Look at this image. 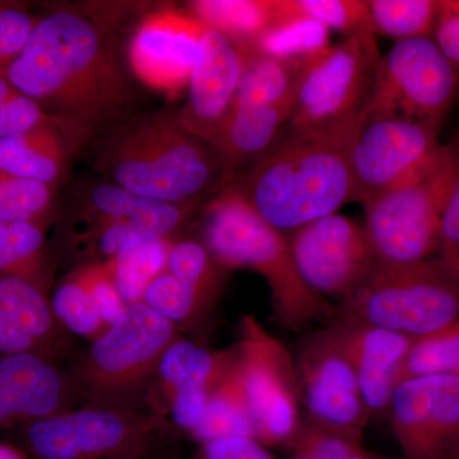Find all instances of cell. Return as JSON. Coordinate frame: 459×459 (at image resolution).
<instances>
[{"mask_svg": "<svg viewBox=\"0 0 459 459\" xmlns=\"http://www.w3.org/2000/svg\"><path fill=\"white\" fill-rule=\"evenodd\" d=\"M9 82L51 117L84 131L110 122L131 102L119 59L95 23L71 11L39 18Z\"/></svg>", "mask_w": 459, "mask_h": 459, "instance_id": "6da1fadb", "label": "cell"}, {"mask_svg": "<svg viewBox=\"0 0 459 459\" xmlns=\"http://www.w3.org/2000/svg\"><path fill=\"white\" fill-rule=\"evenodd\" d=\"M367 111L325 129L283 133L270 152L234 181L255 212L289 234L353 199L351 147Z\"/></svg>", "mask_w": 459, "mask_h": 459, "instance_id": "7a4b0ae2", "label": "cell"}, {"mask_svg": "<svg viewBox=\"0 0 459 459\" xmlns=\"http://www.w3.org/2000/svg\"><path fill=\"white\" fill-rule=\"evenodd\" d=\"M201 241L226 271L247 268L267 282L272 316L281 328L299 332L336 316V307L316 294L296 268L286 235L272 228L234 184L204 207Z\"/></svg>", "mask_w": 459, "mask_h": 459, "instance_id": "3957f363", "label": "cell"}, {"mask_svg": "<svg viewBox=\"0 0 459 459\" xmlns=\"http://www.w3.org/2000/svg\"><path fill=\"white\" fill-rule=\"evenodd\" d=\"M96 169L108 183L164 204H199L223 188L216 150L165 114L120 126L99 153Z\"/></svg>", "mask_w": 459, "mask_h": 459, "instance_id": "277c9868", "label": "cell"}, {"mask_svg": "<svg viewBox=\"0 0 459 459\" xmlns=\"http://www.w3.org/2000/svg\"><path fill=\"white\" fill-rule=\"evenodd\" d=\"M179 337V329L146 304L128 305L104 334L66 360L78 407L151 412L160 361Z\"/></svg>", "mask_w": 459, "mask_h": 459, "instance_id": "5b68a950", "label": "cell"}, {"mask_svg": "<svg viewBox=\"0 0 459 459\" xmlns=\"http://www.w3.org/2000/svg\"><path fill=\"white\" fill-rule=\"evenodd\" d=\"M459 180V137L440 144L434 156L400 186L364 205L365 231L383 264H411L433 258L440 223Z\"/></svg>", "mask_w": 459, "mask_h": 459, "instance_id": "8992f818", "label": "cell"}, {"mask_svg": "<svg viewBox=\"0 0 459 459\" xmlns=\"http://www.w3.org/2000/svg\"><path fill=\"white\" fill-rule=\"evenodd\" d=\"M336 312L418 340L459 318V276L440 256L411 264L377 263Z\"/></svg>", "mask_w": 459, "mask_h": 459, "instance_id": "52a82bcc", "label": "cell"}, {"mask_svg": "<svg viewBox=\"0 0 459 459\" xmlns=\"http://www.w3.org/2000/svg\"><path fill=\"white\" fill-rule=\"evenodd\" d=\"M172 433L152 412L80 406L21 428L18 446L31 459H144Z\"/></svg>", "mask_w": 459, "mask_h": 459, "instance_id": "ba28073f", "label": "cell"}, {"mask_svg": "<svg viewBox=\"0 0 459 459\" xmlns=\"http://www.w3.org/2000/svg\"><path fill=\"white\" fill-rule=\"evenodd\" d=\"M232 347L255 440L265 448H291L303 427L295 356L250 314L241 316Z\"/></svg>", "mask_w": 459, "mask_h": 459, "instance_id": "9c48e42d", "label": "cell"}, {"mask_svg": "<svg viewBox=\"0 0 459 459\" xmlns=\"http://www.w3.org/2000/svg\"><path fill=\"white\" fill-rule=\"evenodd\" d=\"M380 59L373 33L350 36L310 57L285 132L325 129L365 113Z\"/></svg>", "mask_w": 459, "mask_h": 459, "instance_id": "30bf717a", "label": "cell"}, {"mask_svg": "<svg viewBox=\"0 0 459 459\" xmlns=\"http://www.w3.org/2000/svg\"><path fill=\"white\" fill-rule=\"evenodd\" d=\"M459 92V71L433 38L394 42L382 56L368 115H391L439 133Z\"/></svg>", "mask_w": 459, "mask_h": 459, "instance_id": "8fae6325", "label": "cell"}, {"mask_svg": "<svg viewBox=\"0 0 459 459\" xmlns=\"http://www.w3.org/2000/svg\"><path fill=\"white\" fill-rule=\"evenodd\" d=\"M301 279L316 294L342 303L377 264L364 225L333 213L286 234Z\"/></svg>", "mask_w": 459, "mask_h": 459, "instance_id": "7c38bea8", "label": "cell"}, {"mask_svg": "<svg viewBox=\"0 0 459 459\" xmlns=\"http://www.w3.org/2000/svg\"><path fill=\"white\" fill-rule=\"evenodd\" d=\"M295 362L307 421L361 443L371 413L351 364L325 327L301 341Z\"/></svg>", "mask_w": 459, "mask_h": 459, "instance_id": "4fadbf2b", "label": "cell"}, {"mask_svg": "<svg viewBox=\"0 0 459 459\" xmlns=\"http://www.w3.org/2000/svg\"><path fill=\"white\" fill-rule=\"evenodd\" d=\"M440 143L437 132L391 115H368L351 147L353 201L362 204L419 171Z\"/></svg>", "mask_w": 459, "mask_h": 459, "instance_id": "5bb4252c", "label": "cell"}, {"mask_svg": "<svg viewBox=\"0 0 459 459\" xmlns=\"http://www.w3.org/2000/svg\"><path fill=\"white\" fill-rule=\"evenodd\" d=\"M388 410L404 459H459V376L403 380Z\"/></svg>", "mask_w": 459, "mask_h": 459, "instance_id": "9a60e30c", "label": "cell"}, {"mask_svg": "<svg viewBox=\"0 0 459 459\" xmlns=\"http://www.w3.org/2000/svg\"><path fill=\"white\" fill-rule=\"evenodd\" d=\"M234 349L211 351L201 344L178 338L166 350L151 388V412L172 429L189 434L204 416L205 403L231 368Z\"/></svg>", "mask_w": 459, "mask_h": 459, "instance_id": "2e32d148", "label": "cell"}, {"mask_svg": "<svg viewBox=\"0 0 459 459\" xmlns=\"http://www.w3.org/2000/svg\"><path fill=\"white\" fill-rule=\"evenodd\" d=\"M204 30L189 12L166 7L148 14L129 44L133 74L151 89L179 96L188 90Z\"/></svg>", "mask_w": 459, "mask_h": 459, "instance_id": "e0dca14e", "label": "cell"}, {"mask_svg": "<svg viewBox=\"0 0 459 459\" xmlns=\"http://www.w3.org/2000/svg\"><path fill=\"white\" fill-rule=\"evenodd\" d=\"M244 65V48L222 33L204 30L186 90V102L178 115L186 132L212 146L231 110Z\"/></svg>", "mask_w": 459, "mask_h": 459, "instance_id": "ac0fdd59", "label": "cell"}, {"mask_svg": "<svg viewBox=\"0 0 459 459\" xmlns=\"http://www.w3.org/2000/svg\"><path fill=\"white\" fill-rule=\"evenodd\" d=\"M78 407L65 364L39 353L0 356V431Z\"/></svg>", "mask_w": 459, "mask_h": 459, "instance_id": "d6986e66", "label": "cell"}, {"mask_svg": "<svg viewBox=\"0 0 459 459\" xmlns=\"http://www.w3.org/2000/svg\"><path fill=\"white\" fill-rule=\"evenodd\" d=\"M325 329L351 364L371 415L385 412L412 338L337 313Z\"/></svg>", "mask_w": 459, "mask_h": 459, "instance_id": "ffe728a7", "label": "cell"}, {"mask_svg": "<svg viewBox=\"0 0 459 459\" xmlns=\"http://www.w3.org/2000/svg\"><path fill=\"white\" fill-rule=\"evenodd\" d=\"M23 352L65 364L74 352L72 334L54 316L47 292L29 281L0 274V356Z\"/></svg>", "mask_w": 459, "mask_h": 459, "instance_id": "44dd1931", "label": "cell"}, {"mask_svg": "<svg viewBox=\"0 0 459 459\" xmlns=\"http://www.w3.org/2000/svg\"><path fill=\"white\" fill-rule=\"evenodd\" d=\"M292 104L230 110L212 142L222 165L223 186L270 152L286 131Z\"/></svg>", "mask_w": 459, "mask_h": 459, "instance_id": "7402d4cb", "label": "cell"}, {"mask_svg": "<svg viewBox=\"0 0 459 459\" xmlns=\"http://www.w3.org/2000/svg\"><path fill=\"white\" fill-rule=\"evenodd\" d=\"M86 132L68 124L42 126L0 140V172L59 186L68 169L74 140Z\"/></svg>", "mask_w": 459, "mask_h": 459, "instance_id": "603a6c76", "label": "cell"}, {"mask_svg": "<svg viewBox=\"0 0 459 459\" xmlns=\"http://www.w3.org/2000/svg\"><path fill=\"white\" fill-rule=\"evenodd\" d=\"M198 207L193 204H171L134 195L113 183H100L84 197L74 219L126 220L140 222L157 237L171 238Z\"/></svg>", "mask_w": 459, "mask_h": 459, "instance_id": "cb8c5ba5", "label": "cell"}, {"mask_svg": "<svg viewBox=\"0 0 459 459\" xmlns=\"http://www.w3.org/2000/svg\"><path fill=\"white\" fill-rule=\"evenodd\" d=\"M189 13L246 49L255 47L279 17L277 0H195Z\"/></svg>", "mask_w": 459, "mask_h": 459, "instance_id": "d4e9b609", "label": "cell"}, {"mask_svg": "<svg viewBox=\"0 0 459 459\" xmlns=\"http://www.w3.org/2000/svg\"><path fill=\"white\" fill-rule=\"evenodd\" d=\"M305 63L276 59L246 49V65L231 110L291 104Z\"/></svg>", "mask_w": 459, "mask_h": 459, "instance_id": "484cf974", "label": "cell"}, {"mask_svg": "<svg viewBox=\"0 0 459 459\" xmlns=\"http://www.w3.org/2000/svg\"><path fill=\"white\" fill-rule=\"evenodd\" d=\"M188 435L199 446L226 437L255 439L252 419L234 360L208 397L201 421Z\"/></svg>", "mask_w": 459, "mask_h": 459, "instance_id": "4316f807", "label": "cell"}, {"mask_svg": "<svg viewBox=\"0 0 459 459\" xmlns=\"http://www.w3.org/2000/svg\"><path fill=\"white\" fill-rule=\"evenodd\" d=\"M0 274L29 281L48 294L45 229L31 222L0 223Z\"/></svg>", "mask_w": 459, "mask_h": 459, "instance_id": "83f0119b", "label": "cell"}, {"mask_svg": "<svg viewBox=\"0 0 459 459\" xmlns=\"http://www.w3.org/2000/svg\"><path fill=\"white\" fill-rule=\"evenodd\" d=\"M219 296L175 279L165 271L148 285L142 303L164 316L181 332L204 322Z\"/></svg>", "mask_w": 459, "mask_h": 459, "instance_id": "f1b7e54d", "label": "cell"}, {"mask_svg": "<svg viewBox=\"0 0 459 459\" xmlns=\"http://www.w3.org/2000/svg\"><path fill=\"white\" fill-rule=\"evenodd\" d=\"M49 299L54 316L72 336L86 338L92 342L108 331L107 323L87 286L83 265L69 272L57 283Z\"/></svg>", "mask_w": 459, "mask_h": 459, "instance_id": "f546056e", "label": "cell"}, {"mask_svg": "<svg viewBox=\"0 0 459 459\" xmlns=\"http://www.w3.org/2000/svg\"><path fill=\"white\" fill-rule=\"evenodd\" d=\"M172 244L174 241L171 238H161L133 247L104 262L124 303L132 305L143 300L148 285L166 271Z\"/></svg>", "mask_w": 459, "mask_h": 459, "instance_id": "4dcf8cb0", "label": "cell"}, {"mask_svg": "<svg viewBox=\"0 0 459 459\" xmlns=\"http://www.w3.org/2000/svg\"><path fill=\"white\" fill-rule=\"evenodd\" d=\"M459 376V318L429 336L413 340L395 377V385L411 377Z\"/></svg>", "mask_w": 459, "mask_h": 459, "instance_id": "1f68e13d", "label": "cell"}, {"mask_svg": "<svg viewBox=\"0 0 459 459\" xmlns=\"http://www.w3.org/2000/svg\"><path fill=\"white\" fill-rule=\"evenodd\" d=\"M329 30L312 20L279 17L250 49L290 62H307L327 48Z\"/></svg>", "mask_w": 459, "mask_h": 459, "instance_id": "d6a6232c", "label": "cell"}, {"mask_svg": "<svg viewBox=\"0 0 459 459\" xmlns=\"http://www.w3.org/2000/svg\"><path fill=\"white\" fill-rule=\"evenodd\" d=\"M376 35L394 42L433 38L437 0H369Z\"/></svg>", "mask_w": 459, "mask_h": 459, "instance_id": "836d02e7", "label": "cell"}, {"mask_svg": "<svg viewBox=\"0 0 459 459\" xmlns=\"http://www.w3.org/2000/svg\"><path fill=\"white\" fill-rule=\"evenodd\" d=\"M277 9L279 17L307 18L347 38L359 33L376 35L367 0H277Z\"/></svg>", "mask_w": 459, "mask_h": 459, "instance_id": "e575fe53", "label": "cell"}, {"mask_svg": "<svg viewBox=\"0 0 459 459\" xmlns=\"http://www.w3.org/2000/svg\"><path fill=\"white\" fill-rule=\"evenodd\" d=\"M56 186L0 172V223L31 222L47 229Z\"/></svg>", "mask_w": 459, "mask_h": 459, "instance_id": "d590c367", "label": "cell"}, {"mask_svg": "<svg viewBox=\"0 0 459 459\" xmlns=\"http://www.w3.org/2000/svg\"><path fill=\"white\" fill-rule=\"evenodd\" d=\"M166 272L183 282L220 295L229 271L214 261L201 240L184 238L172 244Z\"/></svg>", "mask_w": 459, "mask_h": 459, "instance_id": "8d00e7d4", "label": "cell"}, {"mask_svg": "<svg viewBox=\"0 0 459 459\" xmlns=\"http://www.w3.org/2000/svg\"><path fill=\"white\" fill-rule=\"evenodd\" d=\"M56 124L75 126L74 123L51 117L38 102L18 91L12 98L0 102V140Z\"/></svg>", "mask_w": 459, "mask_h": 459, "instance_id": "74e56055", "label": "cell"}, {"mask_svg": "<svg viewBox=\"0 0 459 459\" xmlns=\"http://www.w3.org/2000/svg\"><path fill=\"white\" fill-rule=\"evenodd\" d=\"M361 446L360 442L305 421L290 448L291 457L289 459H346Z\"/></svg>", "mask_w": 459, "mask_h": 459, "instance_id": "f35d334b", "label": "cell"}, {"mask_svg": "<svg viewBox=\"0 0 459 459\" xmlns=\"http://www.w3.org/2000/svg\"><path fill=\"white\" fill-rule=\"evenodd\" d=\"M38 21L21 8H0V72L20 56Z\"/></svg>", "mask_w": 459, "mask_h": 459, "instance_id": "ab89813d", "label": "cell"}, {"mask_svg": "<svg viewBox=\"0 0 459 459\" xmlns=\"http://www.w3.org/2000/svg\"><path fill=\"white\" fill-rule=\"evenodd\" d=\"M81 265H83L84 276H86L91 295L98 305L100 314L108 327L110 328L119 319L128 305L124 303L104 263H89V264Z\"/></svg>", "mask_w": 459, "mask_h": 459, "instance_id": "60d3db41", "label": "cell"}, {"mask_svg": "<svg viewBox=\"0 0 459 459\" xmlns=\"http://www.w3.org/2000/svg\"><path fill=\"white\" fill-rule=\"evenodd\" d=\"M192 459H277L252 437H226L202 444Z\"/></svg>", "mask_w": 459, "mask_h": 459, "instance_id": "b9f144b4", "label": "cell"}, {"mask_svg": "<svg viewBox=\"0 0 459 459\" xmlns=\"http://www.w3.org/2000/svg\"><path fill=\"white\" fill-rule=\"evenodd\" d=\"M433 39L459 71V0H437Z\"/></svg>", "mask_w": 459, "mask_h": 459, "instance_id": "7bdbcfd3", "label": "cell"}, {"mask_svg": "<svg viewBox=\"0 0 459 459\" xmlns=\"http://www.w3.org/2000/svg\"><path fill=\"white\" fill-rule=\"evenodd\" d=\"M437 256L459 276V180L444 210Z\"/></svg>", "mask_w": 459, "mask_h": 459, "instance_id": "ee69618b", "label": "cell"}, {"mask_svg": "<svg viewBox=\"0 0 459 459\" xmlns=\"http://www.w3.org/2000/svg\"><path fill=\"white\" fill-rule=\"evenodd\" d=\"M0 459H31L21 446L0 442Z\"/></svg>", "mask_w": 459, "mask_h": 459, "instance_id": "f6af8a7d", "label": "cell"}, {"mask_svg": "<svg viewBox=\"0 0 459 459\" xmlns=\"http://www.w3.org/2000/svg\"><path fill=\"white\" fill-rule=\"evenodd\" d=\"M346 459H385L382 457H379V455H374V453H371L369 451H367V449L364 448V446H360V448L356 449L355 452L351 453V455H349Z\"/></svg>", "mask_w": 459, "mask_h": 459, "instance_id": "bcb514c9", "label": "cell"}, {"mask_svg": "<svg viewBox=\"0 0 459 459\" xmlns=\"http://www.w3.org/2000/svg\"><path fill=\"white\" fill-rule=\"evenodd\" d=\"M144 459H171L169 458L168 455H165V452L157 453L155 455H151V457L144 458Z\"/></svg>", "mask_w": 459, "mask_h": 459, "instance_id": "7dc6e473", "label": "cell"}]
</instances>
